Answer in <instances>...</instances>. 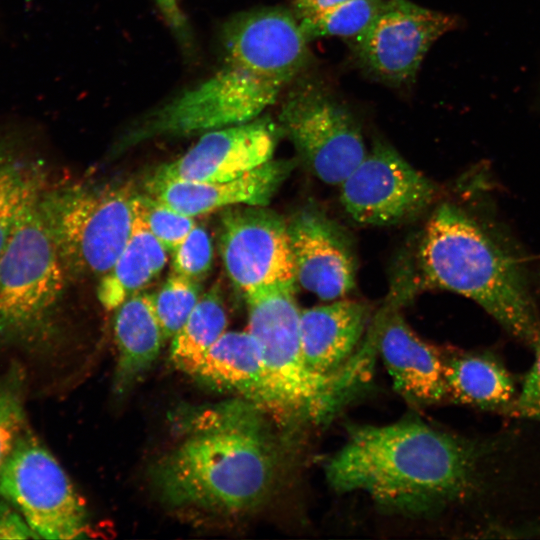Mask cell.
Segmentation results:
<instances>
[{"label": "cell", "instance_id": "obj_1", "mask_svg": "<svg viewBox=\"0 0 540 540\" xmlns=\"http://www.w3.org/2000/svg\"><path fill=\"white\" fill-rule=\"evenodd\" d=\"M336 492H363L412 516L468 513L472 534H501L525 507L533 468L522 433L465 436L420 420L355 427L325 466Z\"/></svg>", "mask_w": 540, "mask_h": 540}, {"label": "cell", "instance_id": "obj_2", "mask_svg": "<svg viewBox=\"0 0 540 540\" xmlns=\"http://www.w3.org/2000/svg\"><path fill=\"white\" fill-rule=\"evenodd\" d=\"M482 171L457 187V199L440 203L420 243L426 282L464 296L507 333L531 346L540 334L537 278L522 245L500 219Z\"/></svg>", "mask_w": 540, "mask_h": 540}, {"label": "cell", "instance_id": "obj_3", "mask_svg": "<svg viewBox=\"0 0 540 540\" xmlns=\"http://www.w3.org/2000/svg\"><path fill=\"white\" fill-rule=\"evenodd\" d=\"M268 417L242 398L198 413L187 435L153 467L161 499L172 508L218 517L262 506L281 468L280 443Z\"/></svg>", "mask_w": 540, "mask_h": 540}, {"label": "cell", "instance_id": "obj_4", "mask_svg": "<svg viewBox=\"0 0 540 540\" xmlns=\"http://www.w3.org/2000/svg\"><path fill=\"white\" fill-rule=\"evenodd\" d=\"M295 284L276 283L244 292L248 331L260 348L275 422L320 420L333 411L354 380L352 368L326 376L305 362Z\"/></svg>", "mask_w": 540, "mask_h": 540}, {"label": "cell", "instance_id": "obj_5", "mask_svg": "<svg viewBox=\"0 0 540 540\" xmlns=\"http://www.w3.org/2000/svg\"><path fill=\"white\" fill-rule=\"evenodd\" d=\"M136 196L124 187L45 188L39 208L67 274L102 277L132 233Z\"/></svg>", "mask_w": 540, "mask_h": 540}, {"label": "cell", "instance_id": "obj_6", "mask_svg": "<svg viewBox=\"0 0 540 540\" xmlns=\"http://www.w3.org/2000/svg\"><path fill=\"white\" fill-rule=\"evenodd\" d=\"M67 275L38 202L0 252L1 343L26 342L44 331Z\"/></svg>", "mask_w": 540, "mask_h": 540}, {"label": "cell", "instance_id": "obj_7", "mask_svg": "<svg viewBox=\"0 0 540 540\" xmlns=\"http://www.w3.org/2000/svg\"><path fill=\"white\" fill-rule=\"evenodd\" d=\"M283 87L225 63L202 83L151 112L121 139L118 148L160 137H183L252 121Z\"/></svg>", "mask_w": 540, "mask_h": 540}, {"label": "cell", "instance_id": "obj_8", "mask_svg": "<svg viewBox=\"0 0 540 540\" xmlns=\"http://www.w3.org/2000/svg\"><path fill=\"white\" fill-rule=\"evenodd\" d=\"M0 499L21 514L38 539L72 540L90 533L84 500L29 426L0 471Z\"/></svg>", "mask_w": 540, "mask_h": 540}, {"label": "cell", "instance_id": "obj_9", "mask_svg": "<svg viewBox=\"0 0 540 540\" xmlns=\"http://www.w3.org/2000/svg\"><path fill=\"white\" fill-rule=\"evenodd\" d=\"M278 124L304 164L327 184H341L367 153L354 116L312 84L287 95Z\"/></svg>", "mask_w": 540, "mask_h": 540}, {"label": "cell", "instance_id": "obj_10", "mask_svg": "<svg viewBox=\"0 0 540 540\" xmlns=\"http://www.w3.org/2000/svg\"><path fill=\"white\" fill-rule=\"evenodd\" d=\"M341 202L358 223L394 225L411 220L435 200L437 188L397 151L377 141L340 184Z\"/></svg>", "mask_w": 540, "mask_h": 540}, {"label": "cell", "instance_id": "obj_11", "mask_svg": "<svg viewBox=\"0 0 540 540\" xmlns=\"http://www.w3.org/2000/svg\"><path fill=\"white\" fill-rule=\"evenodd\" d=\"M457 26L453 15L409 0H385L365 30L353 38L354 50L369 72L400 85L415 77L432 44Z\"/></svg>", "mask_w": 540, "mask_h": 540}, {"label": "cell", "instance_id": "obj_12", "mask_svg": "<svg viewBox=\"0 0 540 540\" xmlns=\"http://www.w3.org/2000/svg\"><path fill=\"white\" fill-rule=\"evenodd\" d=\"M220 252L227 274L243 292L264 285L296 283L288 222L265 206L224 210Z\"/></svg>", "mask_w": 540, "mask_h": 540}, {"label": "cell", "instance_id": "obj_13", "mask_svg": "<svg viewBox=\"0 0 540 540\" xmlns=\"http://www.w3.org/2000/svg\"><path fill=\"white\" fill-rule=\"evenodd\" d=\"M308 39L297 16L279 8L242 14L223 31L225 63L284 86L309 60Z\"/></svg>", "mask_w": 540, "mask_h": 540}, {"label": "cell", "instance_id": "obj_14", "mask_svg": "<svg viewBox=\"0 0 540 540\" xmlns=\"http://www.w3.org/2000/svg\"><path fill=\"white\" fill-rule=\"evenodd\" d=\"M281 133L270 117L205 132L183 155L157 168L147 184L236 178L271 160Z\"/></svg>", "mask_w": 540, "mask_h": 540}, {"label": "cell", "instance_id": "obj_15", "mask_svg": "<svg viewBox=\"0 0 540 540\" xmlns=\"http://www.w3.org/2000/svg\"><path fill=\"white\" fill-rule=\"evenodd\" d=\"M288 222L296 282L322 300H337L355 286V259L344 231L322 211L307 206Z\"/></svg>", "mask_w": 540, "mask_h": 540}, {"label": "cell", "instance_id": "obj_16", "mask_svg": "<svg viewBox=\"0 0 540 540\" xmlns=\"http://www.w3.org/2000/svg\"><path fill=\"white\" fill-rule=\"evenodd\" d=\"M294 166V160L271 159L230 180H172L147 184V190L158 201L191 217L235 205L266 206Z\"/></svg>", "mask_w": 540, "mask_h": 540}, {"label": "cell", "instance_id": "obj_17", "mask_svg": "<svg viewBox=\"0 0 540 540\" xmlns=\"http://www.w3.org/2000/svg\"><path fill=\"white\" fill-rule=\"evenodd\" d=\"M378 343L394 387L406 400L417 405L448 400L444 355L419 338L398 313L383 322Z\"/></svg>", "mask_w": 540, "mask_h": 540}, {"label": "cell", "instance_id": "obj_18", "mask_svg": "<svg viewBox=\"0 0 540 540\" xmlns=\"http://www.w3.org/2000/svg\"><path fill=\"white\" fill-rule=\"evenodd\" d=\"M368 307L352 300L302 310L300 338L308 367L321 375H334L362 337Z\"/></svg>", "mask_w": 540, "mask_h": 540}, {"label": "cell", "instance_id": "obj_19", "mask_svg": "<svg viewBox=\"0 0 540 540\" xmlns=\"http://www.w3.org/2000/svg\"><path fill=\"white\" fill-rule=\"evenodd\" d=\"M190 376L212 388L234 393L270 415L271 398L260 348L248 330L226 331Z\"/></svg>", "mask_w": 540, "mask_h": 540}, {"label": "cell", "instance_id": "obj_20", "mask_svg": "<svg viewBox=\"0 0 540 540\" xmlns=\"http://www.w3.org/2000/svg\"><path fill=\"white\" fill-rule=\"evenodd\" d=\"M448 400L509 416L519 387L506 365L488 350L444 356Z\"/></svg>", "mask_w": 540, "mask_h": 540}, {"label": "cell", "instance_id": "obj_21", "mask_svg": "<svg viewBox=\"0 0 540 540\" xmlns=\"http://www.w3.org/2000/svg\"><path fill=\"white\" fill-rule=\"evenodd\" d=\"M115 310L114 335L118 356L114 390L121 395L153 365L165 340L153 307L152 294L142 291L133 294Z\"/></svg>", "mask_w": 540, "mask_h": 540}, {"label": "cell", "instance_id": "obj_22", "mask_svg": "<svg viewBox=\"0 0 540 540\" xmlns=\"http://www.w3.org/2000/svg\"><path fill=\"white\" fill-rule=\"evenodd\" d=\"M166 262L167 250L136 213L127 244L112 268L100 278L97 288L100 303L107 310H115L151 283Z\"/></svg>", "mask_w": 540, "mask_h": 540}, {"label": "cell", "instance_id": "obj_23", "mask_svg": "<svg viewBox=\"0 0 540 540\" xmlns=\"http://www.w3.org/2000/svg\"><path fill=\"white\" fill-rule=\"evenodd\" d=\"M8 148L0 142V252L45 190L37 163Z\"/></svg>", "mask_w": 540, "mask_h": 540}, {"label": "cell", "instance_id": "obj_24", "mask_svg": "<svg viewBox=\"0 0 540 540\" xmlns=\"http://www.w3.org/2000/svg\"><path fill=\"white\" fill-rule=\"evenodd\" d=\"M227 312L219 290L202 294L187 320L172 338L170 359L191 375L204 354L226 332Z\"/></svg>", "mask_w": 540, "mask_h": 540}, {"label": "cell", "instance_id": "obj_25", "mask_svg": "<svg viewBox=\"0 0 540 540\" xmlns=\"http://www.w3.org/2000/svg\"><path fill=\"white\" fill-rule=\"evenodd\" d=\"M385 0H347L329 9L299 17L308 40L358 36L374 19Z\"/></svg>", "mask_w": 540, "mask_h": 540}, {"label": "cell", "instance_id": "obj_26", "mask_svg": "<svg viewBox=\"0 0 540 540\" xmlns=\"http://www.w3.org/2000/svg\"><path fill=\"white\" fill-rule=\"evenodd\" d=\"M25 372L13 363L0 375V471L28 426L24 409Z\"/></svg>", "mask_w": 540, "mask_h": 540}, {"label": "cell", "instance_id": "obj_27", "mask_svg": "<svg viewBox=\"0 0 540 540\" xmlns=\"http://www.w3.org/2000/svg\"><path fill=\"white\" fill-rule=\"evenodd\" d=\"M200 282L172 272L161 288L152 294L165 341L176 335L197 304L202 295Z\"/></svg>", "mask_w": 540, "mask_h": 540}, {"label": "cell", "instance_id": "obj_28", "mask_svg": "<svg viewBox=\"0 0 540 540\" xmlns=\"http://www.w3.org/2000/svg\"><path fill=\"white\" fill-rule=\"evenodd\" d=\"M136 213L167 252H173L196 226L194 217L182 214L153 196H136Z\"/></svg>", "mask_w": 540, "mask_h": 540}, {"label": "cell", "instance_id": "obj_29", "mask_svg": "<svg viewBox=\"0 0 540 540\" xmlns=\"http://www.w3.org/2000/svg\"><path fill=\"white\" fill-rule=\"evenodd\" d=\"M172 253V268L177 274L201 281L211 270L213 246L203 226L196 225Z\"/></svg>", "mask_w": 540, "mask_h": 540}, {"label": "cell", "instance_id": "obj_30", "mask_svg": "<svg viewBox=\"0 0 540 540\" xmlns=\"http://www.w3.org/2000/svg\"><path fill=\"white\" fill-rule=\"evenodd\" d=\"M530 347L534 360L519 387L509 417L540 424V334Z\"/></svg>", "mask_w": 540, "mask_h": 540}, {"label": "cell", "instance_id": "obj_31", "mask_svg": "<svg viewBox=\"0 0 540 540\" xmlns=\"http://www.w3.org/2000/svg\"><path fill=\"white\" fill-rule=\"evenodd\" d=\"M0 539H38L21 514L0 499Z\"/></svg>", "mask_w": 540, "mask_h": 540}, {"label": "cell", "instance_id": "obj_32", "mask_svg": "<svg viewBox=\"0 0 540 540\" xmlns=\"http://www.w3.org/2000/svg\"><path fill=\"white\" fill-rule=\"evenodd\" d=\"M156 3L166 22L173 30L183 35L186 32V22L179 9L177 0H156Z\"/></svg>", "mask_w": 540, "mask_h": 540}, {"label": "cell", "instance_id": "obj_33", "mask_svg": "<svg viewBox=\"0 0 540 540\" xmlns=\"http://www.w3.org/2000/svg\"><path fill=\"white\" fill-rule=\"evenodd\" d=\"M347 0H293L297 17H302L329 9Z\"/></svg>", "mask_w": 540, "mask_h": 540}]
</instances>
